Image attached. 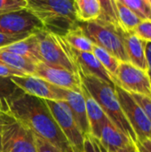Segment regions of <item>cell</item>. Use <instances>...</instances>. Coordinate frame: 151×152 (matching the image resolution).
Here are the masks:
<instances>
[{"instance_id": "1", "label": "cell", "mask_w": 151, "mask_h": 152, "mask_svg": "<svg viewBox=\"0 0 151 152\" xmlns=\"http://www.w3.org/2000/svg\"><path fill=\"white\" fill-rule=\"evenodd\" d=\"M10 114L35 135L49 142L61 152L70 144L55 122L44 100L24 93L7 101Z\"/></svg>"}, {"instance_id": "2", "label": "cell", "mask_w": 151, "mask_h": 152, "mask_svg": "<svg viewBox=\"0 0 151 152\" xmlns=\"http://www.w3.org/2000/svg\"><path fill=\"white\" fill-rule=\"evenodd\" d=\"M26 9L42 23L44 29L64 36L78 25L74 1L27 0Z\"/></svg>"}, {"instance_id": "3", "label": "cell", "mask_w": 151, "mask_h": 152, "mask_svg": "<svg viewBox=\"0 0 151 152\" xmlns=\"http://www.w3.org/2000/svg\"><path fill=\"white\" fill-rule=\"evenodd\" d=\"M78 74L82 85L100 105L108 118L135 144L137 137L123 113L115 86L109 85L93 76L83 75L80 72Z\"/></svg>"}, {"instance_id": "4", "label": "cell", "mask_w": 151, "mask_h": 152, "mask_svg": "<svg viewBox=\"0 0 151 152\" xmlns=\"http://www.w3.org/2000/svg\"><path fill=\"white\" fill-rule=\"evenodd\" d=\"M79 26L93 45L103 48L119 61L128 62L125 48V37L128 32L101 20L79 23Z\"/></svg>"}, {"instance_id": "5", "label": "cell", "mask_w": 151, "mask_h": 152, "mask_svg": "<svg viewBox=\"0 0 151 152\" xmlns=\"http://www.w3.org/2000/svg\"><path fill=\"white\" fill-rule=\"evenodd\" d=\"M36 36L43 62L78 73L72 48L68 45L63 36L44 28L37 31Z\"/></svg>"}, {"instance_id": "6", "label": "cell", "mask_w": 151, "mask_h": 152, "mask_svg": "<svg viewBox=\"0 0 151 152\" xmlns=\"http://www.w3.org/2000/svg\"><path fill=\"white\" fill-rule=\"evenodd\" d=\"M114 83L131 94H140L151 99V79L149 72L130 62H120Z\"/></svg>"}, {"instance_id": "7", "label": "cell", "mask_w": 151, "mask_h": 152, "mask_svg": "<svg viewBox=\"0 0 151 152\" xmlns=\"http://www.w3.org/2000/svg\"><path fill=\"white\" fill-rule=\"evenodd\" d=\"M115 90L123 110V113L133 128L138 141L150 139L151 134V123L144 110L133 99L131 94L115 86Z\"/></svg>"}, {"instance_id": "8", "label": "cell", "mask_w": 151, "mask_h": 152, "mask_svg": "<svg viewBox=\"0 0 151 152\" xmlns=\"http://www.w3.org/2000/svg\"><path fill=\"white\" fill-rule=\"evenodd\" d=\"M44 101L69 144L84 151L85 135L80 131L68 104L63 101Z\"/></svg>"}, {"instance_id": "9", "label": "cell", "mask_w": 151, "mask_h": 152, "mask_svg": "<svg viewBox=\"0 0 151 152\" xmlns=\"http://www.w3.org/2000/svg\"><path fill=\"white\" fill-rule=\"evenodd\" d=\"M3 152H36L34 134L15 118L2 127Z\"/></svg>"}, {"instance_id": "10", "label": "cell", "mask_w": 151, "mask_h": 152, "mask_svg": "<svg viewBox=\"0 0 151 152\" xmlns=\"http://www.w3.org/2000/svg\"><path fill=\"white\" fill-rule=\"evenodd\" d=\"M33 75L42 78L52 86L77 93L82 92V81L79 74L71 72L66 69L39 62L36 65Z\"/></svg>"}, {"instance_id": "11", "label": "cell", "mask_w": 151, "mask_h": 152, "mask_svg": "<svg viewBox=\"0 0 151 152\" xmlns=\"http://www.w3.org/2000/svg\"><path fill=\"white\" fill-rule=\"evenodd\" d=\"M44 27L29 11H20L0 14V33L8 35L33 34Z\"/></svg>"}, {"instance_id": "12", "label": "cell", "mask_w": 151, "mask_h": 152, "mask_svg": "<svg viewBox=\"0 0 151 152\" xmlns=\"http://www.w3.org/2000/svg\"><path fill=\"white\" fill-rule=\"evenodd\" d=\"M11 79L26 94L46 101H62L55 86L35 75L12 77Z\"/></svg>"}, {"instance_id": "13", "label": "cell", "mask_w": 151, "mask_h": 152, "mask_svg": "<svg viewBox=\"0 0 151 152\" xmlns=\"http://www.w3.org/2000/svg\"><path fill=\"white\" fill-rule=\"evenodd\" d=\"M55 88L57 92L61 95L62 101L65 102L69 107L82 134L85 136L86 134H91L90 126L86 114L85 102L83 93H77L67 89H62L57 86H55Z\"/></svg>"}, {"instance_id": "14", "label": "cell", "mask_w": 151, "mask_h": 152, "mask_svg": "<svg viewBox=\"0 0 151 152\" xmlns=\"http://www.w3.org/2000/svg\"><path fill=\"white\" fill-rule=\"evenodd\" d=\"M72 51L77 65L78 72L83 75L95 77L109 85L115 86L113 77L101 64L93 53L78 52L74 49H72Z\"/></svg>"}, {"instance_id": "15", "label": "cell", "mask_w": 151, "mask_h": 152, "mask_svg": "<svg viewBox=\"0 0 151 152\" xmlns=\"http://www.w3.org/2000/svg\"><path fill=\"white\" fill-rule=\"evenodd\" d=\"M0 49L24 57L25 59L32 61L35 64L43 62L39 52V45L36 32L30 34L24 39H21L18 42H15Z\"/></svg>"}, {"instance_id": "16", "label": "cell", "mask_w": 151, "mask_h": 152, "mask_svg": "<svg viewBox=\"0 0 151 152\" xmlns=\"http://www.w3.org/2000/svg\"><path fill=\"white\" fill-rule=\"evenodd\" d=\"M99 140L108 152H117L133 143L109 119L104 124Z\"/></svg>"}, {"instance_id": "17", "label": "cell", "mask_w": 151, "mask_h": 152, "mask_svg": "<svg viewBox=\"0 0 151 152\" xmlns=\"http://www.w3.org/2000/svg\"><path fill=\"white\" fill-rule=\"evenodd\" d=\"M82 93L85 102L86 114L90 126L91 134L99 139L101 129L109 118L105 115L104 111L100 107V105L91 96V94L88 93V91L85 89V87L83 85H82Z\"/></svg>"}, {"instance_id": "18", "label": "cell", "mask_w": 151, "mask_h": 152, "mask_svg": "<svg viewBox=\"0 0 151 152\" xmlns=\"http://www.w3.org/2000/svg\"><path fill=\"white\" fill-rule=\"evenodd\" d=\"M146 42L139 38L133 32L126 33L125 37V48L128 58V62L133 66L148 71L146 59Z\"/></svg>"}, {"instance_id": "19", "label": "cell", "mask_w": 151, "mask_h": 152, "mask_svg": "<svg viewBox=\"0 0 151 152\" xmlns=\"http://www.w3.org/2000/svg\"><path fill=\"white\" fill-rule=\"evenodd\" d=\"M76 17L79 23H86L100 18L101 0H75Z\"/></svg>"}, {"instance_id": "20", "label": "cell", "mask_w": 151, "mask_h": 152, "mask_svg": "<svg viewBox=\"0 0 151 152\" xmlns=\"http://www.w3.org/2000/svg\"><path fill=\"white\" fill-rule=\"evenodd\" d=\"M0 63L12 67L15 69H18L26 75H33L36 65L32 61L25 59L24 57L3 51L1 49H0Z\"/></svg>"}, {"instance_id": "21", "label": "cell", "mask_w": 151, "mask_h": 152, "mask_svg": "<svg viewBox=\"0 0 151 152\" xmlns=\"http://www.w3.org/2000/svg\"><path fill=\"white\" fill-rule=\"evenodd\" d=\"M68 45L74 50L84 53H92L93 44L86 37L82 28L78 25L63 36Z\"/></svg>"}, {"instance_id": "22", "label": "cell", "mask_w": 151, "mask_h": 152, "mask_svg": "<svg viewBox=\"0 0 151 152\" xmlns=\"http://www.w3.org/2000/svg\"><path fill=\"white\" fill-rule=\"evenodd\" d=\"M118 18L122 28L126 32H133V29L142 21L130 8L125 5L120 0H116Z\"/></svg>"}, {"instance_id": "23", "label": "cell", "mask_w": 151, "mask_h": 152, "mask_svg": "<svg viewBox=\"0 0 151 152\" xmlns=\"http://www.w3.org/2000/svg\"><path fill=\"white\" fill-rule=\"evenodd\" d=\"M92 53L114 78L121 61H119L115 56H113L111 53H109L103 48L95 45H93Z\"/></svg>"}, {"instance_id": "24", "label": "cell", "mask_w": 151, "mask_h": 152, "mask_svg": "<svg viewBox=\"0 0 151 152\" xmlns=\"http://www.w3.org/2000/svg\"><path fill=\"white\" fill-rule=\"evenodd\" d=\"M101 11L100 18L98 20L108 22L117 28H123L118 18L116 0H101Z\"/></svg>"}, {"instance_id": "25", "label": "cell", "mask_w": 151, "mask_h": 152, "mask_svg": "<svg viewBox=\"0 0 151 152\" xmlns=\"http://www.w3.org/2000/svg\"><path fill=\"white\" fill-rule=\"evenodd\" d=\"M142 20H151V6L149 0H120Z\"/></svg>"}, {"instance_id": "26", "label": "cell", "mask_w": 151, "mask_h": 152, "mask_svg": "<svg viewBox=\"0 0 151 152\" xmlns=\"http://www.w3.org/2000/svg\"><path fill=\"white\" fill-rule=\"evenodd\" d=\"M23 93L11 79V77H0V100L9 101Z\"/></svg>"}, {"instance_id": "27", "label": "cell", "mask_w": 151, "mask_h": 152, "mask_svg": "<svg viewBox=\"0 0 151 152\" xmlns=\"http://www.w3.org/2000/svg\"><path fill=\"white\" fill-rule=\"evenodd\" d=\"M27 0H0V14L26 9Z\"/></svg>"}, {"instance_id": "28", "label": "cell", "mask_w": 151, "mask_h": 152, "mask_svg": "<svg viewBox=\"0 0 151 152\" xmlns=\"http://www.w3.org/2000/svg\"><path fill=\"white\" fill-rule=\"evenodd\" d=\"M84 152H108L100 140L92 134H86L84 140Z\"/></svg>"}, {"instance_id": "29", "label": "cell", "mask_w": 151, "mask_h": 152, "mask_svg": "<svg viewBox=\"0 0 151 152\" xmlns=\"http://www.w3.org/2000/svg\"><path fill=\"white\" fill-rule=\"evenodd\" d=\"M133 33L146 43H151V20H142L133 29Z\"/></svg>"}, {"instance_id": "30", "label": "cell", "mask_w": 151, "mask_h": 152, "mask_svg": "<svg viewBox=\"0 0 151 152\" xmlns=\"http://www.w3.org/2000/svg\"><path fill=\"white\" fill-rule=\"evenodd\" d=\"M14 118L10 114L6 100H0V128L12 122Z\"/></svg>"}, {"instance_id": "31", "label": "cell", "mask_w": 151, "mask_h": 152, "mask_svg": "<svg viewBox=\"0 0 151 152\" xmlns=\"http://www.w3.org/2000/svg\"><path fill=\"white\" fill-rule=\"evenodd\" d=\"M35 135V134H34ZM35 144L36 152H61L49 142L35 135Z\"/></svg>"}, {"instance_id": "32", "label": "cell", "mask_w": 151, "mask_h": 152, "mask_svg": "<svg viewBox=\"0 0 151 152\" xmlns=\"http://www.w3.org/2000/svg\"><path fill=\"white\" fill-rule=\"evenodd\" d=\"M132 96L144 110L148 119L151 123V99L140 94H132Z\"/></svg>"}, {"instance_id": "33", "label": "cell", "mask_w": 151, "mask_h": 152, "mask_svg": "<svg viewBox=\"0 0 151 152\" xmlns=\"http://www.w3.org/2000/svg\"><path fill=\"white\" fill-rule=\"evenodd\" d=\"M30 34H22V35H8L0 33V48L18 42L21 39L26 38Z\"/></svg>"}, {"instance_id": "34", "label": "cell", "mask_w": 151, "mask_h": 152, "mask_svg": "<svg viewBox=\"0 0 151 152\" xmlns=\"http://www.w3.org/2000/svg\"><path fill=\"white\" fill-rule=\"evenodd\" d=\"M27 76L23 72L0 63V77H24Z\"/></svg>"}, {"instance_id": "35", "label": "cell", "mask_w": 151, "mask_h": 152, "mask_svg": "<svg viewBox=\"0 0 151 152\" xmlns=\"http://www.w3.org/2000/svg\"><path fill=\"white\" fill-rule=\"evenodd\" d=\"M138 152H151V140L146 139L143 141H138L135 143Z\"/></svg>"}, {"instance_id": "36", "label": "cell", "mask_w": 151, "mask_h": 152, "mask_svg": "<svg viewBox=\"0 0 151 152\" xmlns=\"http://www.w3.org/2000/svg\"><path fill=\"white\" fill-rule=\"evenodd\" d=\"M136 151V146L134 143L131 144L130 146L125 148V149H122V150H119L117 152H135Z\"/></svg>"}, {"instance_id": "37", "label": "cell", "mask_w": 151, "mask_h": 152, "mask_svg": "<svg viewBox=\"0 0 151 152\" xmlns=\"http://www.w3.org/2000/svg\"><path fill=\"white\" fill-rule=\"evenodd\" d=\"M67 152H84V151H79L78 149H77V148H75V147H73V146H70L69 150Z\"/></svg>"}, {"instance_id": "38", "label": "cell", "mask_w": 151, "mask_h": 152, "mask_svg": "<svg viewBox=\"0 0 151 152\" xmlns=\"http://www.w3.org/2000/svg\"><path fill=\"white\" fill-rule=\"evenodd\" d=\"M0 152H3V150H2V128H0Z\"/></svg>"}, {"instance_id": "39", "label": "cell", "mask_w": 151, "mask_h": 152, "mask_svg": "<svg viewBox=\"0 0 151 152\" xmlns=\"http://www.w3.org/2000/svg\"><path fill=\"white\" fill-rule=\"evenodd\" d=\"M149 2H150V4L151 6V0H149Z\"/></svg>"}, {"instance_id": "40", "label": "cell", "mask_w": 151, "mask_h": 152, "mask_svg": "<svg viewBox=\"0 0 151 152\" xmlns=\"http://www.w3.org/2000/svg\"><path fill=\"white\" fill-rule=\"evenodd\" d=\"M150 140H151V134H150Z\"/></svg>"}, {"instance_id": "41", "label": "cell", "mask_w": 151, "mask_h": 152, "mask_svg": "<svg viewBox=\"0 0 151 152\" xmlns=\"http://www.w3.org/2000/svg\"><path fill=\"white\" fill-rule=\"evenodd\" d=\"M135 152H138V151H137V149H136V151H135Z\"/></svg>"}]
</instances>
